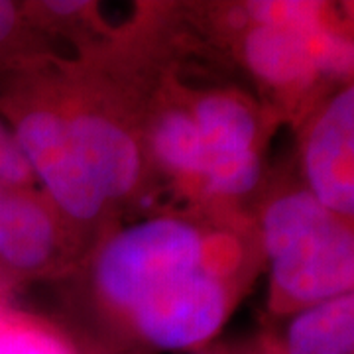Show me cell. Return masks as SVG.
Segmentation results:
<instances>
[{
  "mask_svg": "<svg viewBox=\"0 0 354 354\" xmlns=\"http://www.w3.org/2000/svg\"><path fill=\"white\" fill-rule=\"evenodd\" d=\"M12 134L32 176L36 174L62 211L79 221L101 213L104 199L77 158L64 118L46 109H30L18 114Z\"/></svg>",
  "mask_w": 354,
  "mask_h": 354,
  "instance_id": "5",
  "label": "cell"
},
{
  "mask_svg": "<svg viewBox=\"0 0 354 354\" xmlns=\"http://www.w3.org/2000/svg\"><path fill=\"white\" fill-rule=\"evenodd\" d=\"M197 228L176 218H156L116 234L97 262V281L114 305L132 311L152 291L201 268Z\"/></svg>",
  "mask_w": 354,
  "mask_h": 354,
  "instance_id": "2",
  "label": "cell"
},
{
  "mask_svg": "<svg viewBox=\"0 0 354 354\" xmlns=\"http://www.w3.org/2000/svg\"><path fill=\"white\" fill-rule=\"evenodd\" d=\"M18 28V8L12 2L0 0V48L12 38Z\"/></svg>",
  "mask_w": 354,
  "mask_h": 354,
  "instance_id": "15",
  "label": "cell"
},
{
  "mask_svg": "<svg viewBox=\"0 0 354 354\" xmlns=\"http://www.w3.org/2000/svg\"><path fill=\"white\" fill-rule=\"evenodd\" d=\"M225 313V288L203 266L164 283L132 309L142 337L169 351L189 348L213 337Z\"/></svg>",
  "mask_w": 354,
  "mask_h": 354,
  "instance_id": "3",
  "label": "cell"
},
{
  "mask_svg": "<svg viewBox=\"0 0 354 354\" xmlns=\"http://www.w3.org/2000/svg\"><path fill=\"white\" fill-rule=\"evenodd\" d=\"M0 354H67L48 333L26 323L0 319Z\"/></svg>",
  "mask_w": 354,
  "mask_h": 354,
  "instance_id": "13",
  "label": "cell"
},
{
  "mask_svg": "<svg viewBox=\"0 0 354 354\" xmlns=\"http://www.w3.org/2000/svg\"><path fill=\"white\" fill-rule=\"evenodd\" d=\"M335 8L313 28L283 24H252L244 38V59L254 75L288 99H304L319 81L317 32L327 24Z\"/></svg>",
  "mask_w": 354,
  "mask_h": 354,
  "instance_id": "6",
  "label": "cell"
},
{
  "mask_svg": "<svg viewBox=\"0 0 354 354\" xmlns=\"http://www.w3.org/2000/svg\"><path fill=\"white\" fill-rule=\"evenodd\" d=\"M197 127L211 153L258 152V120L239 99L209 95L195 106Z\"/></svg>",
  "mask_w": 354,
  "mask_h": 354,
  "instance_id": "10",
  "label": "cell"
},
{
  "mask_svg": "<svg viewBox=\"0 0 354 354\" xmlns=\"http://www.w3.org/2000/svg\"><path fill=\"white\" fill-rule=\"evenodd\" d=\"M279 354H354V291L291 315Z\"/></svg>",
  "mask_w": 354,
  "mask_h": 354,
  "instance_id": "9",
  "label": "cell"
},
{
  "mask_svg": "<svg viewBox=\"0 0 354 354\" xmlns=\"http://www.w3.org/2000/svg\"><path fill=\"white\" fill-rule=\"evenodd\" d=\"M272 307L299 313L354 291V216L307 187L274 197L262 216Z\"/></svg>",
  "mask_w": 354,
  "mask_h": 354,
  "instance_id": "1",
  "label": "cell"
},
{
  "mask_svg": "<svg viewBox=\"0 0 354 354\" xmlns=\"http://www.w3.org/2000/svg\"><path fill=\"white\" fill-rule=\"evenodd\" d=\"M153 150L162 164L187 176L201 177L209 160V150L197 122L181 111L160 118L153 132Z\"/></svg>",
  "mask_w": 354,
  "mask_h": 354,
  "instance_id": "11",
  "label": "cell"
},
{
  "mask_svg": "<svg viewBox=\"0 0 354 354\" xmlns=\"http://www.w3.org/2000/svg\"><path fill=\"white\" fill-rule=\"evenodd\" d=\"M55 227L46 207L26 189H0V266L18 274L50 260Z\"/></svg>",
  "mask_w": 354,
  "mask_h": 354,
  "instance_id": "8",
  "label": "cell"
},
{
  "mask_svg": "<svg viewBox=\"0 0 354 354\" xmlns=\"http://www.w3.org/2000/svg\"><path fill=\"white\" fill-rule=\"evenodd\" d=\"M85 2H48V8L55 14H71L75 10H81Z\"/></svg>",
  "mask_w": 354,
  "mask_h": 354,
  "instance_id": "16",
  "label": "cell"
},
{
  "mask_svg": "<svg viewBox=\"0 0 354 354\" xmlns=\"http://www.w3.org/2000/svg\"><path fill=\"white\" fill-rule=\"evenodd\" d=\"M305 187L330 209L354 216V81L309 114L301 136Z\"/></svg>",
  "mask_w": 354,
  "mask_h": 354,
  "instance_id": "4",
  "label": "cell"
},
{
  "mask_svg": "<svg viewBox=\"0 0 354 354\" xmlns=\"http://www.w3.org/2000/svg\"><path fill=\"white\" fill-rule=\"evenodd\" d=\"M260 171L262 165L258 152L211 153L201 177L211 193L241 197L256 187Z\"/></svg>",
  "mask_w": 354,
  "mask_h": 354,
  "instance_id": "12",
  "label": "cell"
},
{
  "mask_svg": "<svg viewBox=\"0 0 354 354\" xmlns=\"http://www.w3.org/2000/svg\"><path fill=\"white\" fill-rule=\"evenodd\" d=\"M67 134L77 158L102 199H116L134 187L140 156L134 140L114 122L81 114L67 122Z\"/></svg>",
  "mask_w": 354,
  "mask_h": 354,
  "instance_id": "7",
  "label": "cell"
},
{
  "mask_svg": "<svg viewBox=\"0 0 354 354\" xmlns=\"http://www.w3.org/2000/svg\"><path fill=\"white\" fill-rule=\"evenodd\" d=\"M32 177L12 130L0 120V189H26Z\"/></svg>",
  "mask_w": 354,
  "mask_h": 354,
  "instance_id": "14",
  "label": "cell"
}]
</instances>
